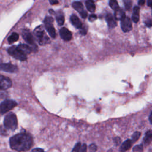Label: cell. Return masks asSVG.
Masks as SVG:
<instances>
[{
	"label": "cell",
	"instance_id": "cell-1",
	"mask_svg": "<svg viewBox=\"0 0 152 152\" xmlns=\"http://www.w3.org/2000/svg\"><path fill=\"white\" fill-rule=\"evenodd\" d=\"M10 147L17 151H25L33 145V138L29 134L20 133L12 137L10 140Z\"/></svg>",
	"mask_w": 152,
	"mask_h": 152
},
{
	"label": "cell",
	"instance_id": "cell-2",
	"mask_svg": "<svg viewBox=\"0 0 152 152\" xmlns=\"http://www.w3.org/2000/svg\"><path fill=\"white\" fill-rule=\"evenodd\" d=\"M33 33L39 45H45L50 42L49 38L45 34V31L42 26L37 27L34 29Z\"/></svg>",
	"mask_w": 152,
	"mask_h": 152
},
{
	"label": "cell",
	"instance_id": "cell-3",
	"mask_svg": "<svg viewBox=\"0 0 152 152\" xmlns=\"http://www.w3.org/2000/svg\"><path fill=\"white\" fill-rule=\"evenodd\" d=\"M4 125L6 129L14 131L17 128V119L16 115L14 113H9L5 116Z\"/></svg>",
	"mask_w": 152,
	"mask_h": 152
},
{
	"label": "cell",
	"instance_id": "cell-4",
	"mask_svg": "<svg viewBox=\"0 0 152 152\" xmlns=\"http://www.w3.org/2000/svg\"><path fill=\"white\" fill-rule=\"evenodd\" d=\"M8 52L11 56H12L16 59L22 61H26L27 59L26 55H25L23 52H21L17 48V46H12L9 48L8 49Z\"/></svg>",
	"mask_w": 152,
	"mask_h": 152
},
{
	"label": "cell",
	"instance_id": "cell-5",
	"mask_svg": "<svg viewBox=\"0 0 152 152\" xmlns=\"http://www.w3.org/2000/svg\"><path fill=\"white\" fill-rule=\"evenodd\" d=\"M17 105L15 101L12 100H5L0 104V113L4 114L12 109Z\"/></svg>",
	"mask_w": 152,
	"mask_h": 152
},
{
	"label": "cell",
	"instance_id": "cell-6",
	"mask_svg": "<svg viewBox=\"0 0 152 152\" xmlns=\"http://www.w3.org/2000/svg\"><path fill=\"white\" fill-rule=\"evenodd\" d=\"M53 21V20L52 17H46L44 20V23H45V28L46 29L49 34L52 38H55L56 37V31H55V29L52 24Z\"/></svg>",
	"mask_w": 152,
	"mask_h": 152
},
{
	"label": "cell",
	"instance_id": "cell-7",
	"mask_svg": "<svg viewBox=\"0 0 152 152\" xmlns=\"http://www.w3.org/2000/svg\"><path fill=\"white\" fill-rule=\"evenodd\" d=\"M22 36L24 40L30 45L31 46L32 50H36L37 47L35 43H34L33 37L30 31L27 29H23L22 30Z\"/></svg>",
	"mask_w": 152,
	"mask_h": 152
},
{
	"label": "cell",
	"instance_id": "cell-8",
	"mask_svg": "<svg viewBox=\"0 0 152 152\" xmlns=\"http://www.w3.org/2000/svg\"><path fill=\"white\" fill-rule=\"evenodd\" d=\"M121 26L124 32H128L132 29V23L129 18L125 16L121 20Z\"/></svg>",
	"mask_w": 152,
	"mask_h": 152
},
{
	"label": "cell",
	"instance_id": "cell-9",
	"mask_svg": "<svg viewBox=\"0 0 152 152\" xmlns=\"http://www.w3.org/2000/svg\"><path fill=\"white\" fill-rule=\"evenodd\" d=\"M72 7L80 14L83 18H86L87 16V12L84 10L83 4L79 1H74L72 2Z\"/></svg>",
	"mask_w": 152,
	"mask_h": 152
},
{
	"label": "cell",
	"instance_id": "cell-10",
	"mask_svg": "<svg viewBox=\"0 0 152 152\" xmlns=\"http://www.w3.org/2000/svg\"><path fill=\"white\" fill-rule=\"evenodd\" d=\"M0 69L7 72L14 73L18 71V67L10 63H2L0 64Z\"/></svg>",
	"mask_w": 152,
	"mask_h": 152
},
{
	"label": "cell",
	"instance_id": "cell-11",
	"mask_svg": "<svg viewBox=\"0 0 152 152\" xmlns=\"http://www.w3.org/2000/svg\"><path fill=\"white\" fill-rule=\"evenodd\" d=\"M12 86L11 80L5 76L0 75V90H7Z\"/></svg>",
	"mask_w": 152,
	"mask_h": 152
},
{
	"label": "cell",
	"instance_id": "cell-12",
	"mask_svg": "<svg viewBox=\"0 0 152 152\" xmlns=\"http://www.w3.org/2000/svg\"><path fill=\"white\" fill-rule=\"evenodd\" d=\"M59 34L61 38L65 41H69L72 38L71 32L65 27H62V28H61L59 31Z\"/></svg>",
	"mask_w": 152,
	"mask_h": 152
},
{
	"label": "cell",
	"instance_id": "cell-13",
	"mask_svg": "<svg viewBox=\"0 0 152 152\" xmlns=\"http://www.w3.org/2000/svg\"><path fill=\"white\" fill-rule=\"evenodd\" d=\"M106 21L107 23L108 27L110 28H114L116 26V22L115 20V18L110 14H108L106 16Z\"/></svg>",
	"mask_w": 152,
	"mask_h": 152
},
{
	"label": "cell",
	"instance_id": "cell-14",
	"mask_svg": "<svg viewBox=\"0 0 152 152\" xmlns=\"http://www.w3.org/2000/svg\"><path fill=\"white\" fill-rule=\"evenodd\" d=\"M70 20H71V22L72 24V25L75 27H76V28H77L78 29L81 28V27L83 26L82 23L80 21V20L78 18V17L76 16L75 15H74V14H73V15H72L71 16Z\"/></svg>",
	"mask_w": 152,
	"mask_h": 152
},
{
	"label": "cell",
	"instance_id": "cell-15",
	"mask_svg": "<svg viewBox=\"0 0 152 152\" xmlns=\"http://www.w3.org/2000/svg\"><path fill=\"white\" fill-rule=\"evenodd\" d=\"M140 8L137 6L134 7L133 8V12L132 15V20L134 23H137L140 18Z\"/></svg>",
	"mask_w": 152,
	"mask_h": 152
},
{
	"label": "cell",
	"instance_id": "cell-16",
	"mask_svg": "<svg viewBox=\"0 0 152 152\" xmlns=\"http://www.w3.org/2000/svg\"><path fill=\"white\" fill-rule=\"evenodd\" d=\"M17 48L21 52H23L25 55L30 53L31 50H32L31 47H30L29 46H28L27 45H25V44H20V45H18Z\"/></svg>",
	"mask_w": 152,
	"mask_h": 152
},
{
	"label": "cell",
	"instance_id": "cell-17",
	"mask_svg": "<svg viewBox=\"0 0 152 152\" xmlns=\"http://www.w3.org/2000/svg\"><path fill=\"white\" fill-rule=\"evenodd\" d=\"M132 141L131 140H126L124 141L120 147V151L124 152L130 148L132 145Z\"/></svg>",
	"mask_w": 152,
	"mask_h": 152
},
{
	"label": "cell",
	"instance_id": "cell-18",
	"mask_svg": "<svg viewBox=\"0 0 152 152\" xmlns=\"http://www.w3.org/2000/svg\"><path fill=\"white\" fill-rule=\"evenodd\" d=\"M114 11H115L114 17L115 18V19H116L118 20H121L125 16L124 11L121 8H118L116 10H115Z\"/></svg>",
	"mask_w": 152,
	"mask_h": 152
},
{
	"label": "cell",
	"instance_id": "cell-19",
	"mask_svg": "<svg viewBox=\"0 0 152 152\" xmlns=\"http://www.w3.org/2000/svg\"><path fill=\"white\" fill-rule=\"evenodd\" d=\"M86 6L87 9L91 12H93L95 11L96 10V6L94 4L93 2L89 1V0H87L86 1Z\"/></svg>",
	"mask_w": 152,
	"mask_h": 152
},
{
	"label": "cell",
	"instance_id": "cell-20",
	"mask_svg": "<svg viewBox=\"0 0 152 152\" xmlns=\"http://www.w3.org/2000/svg\"><path fill=\"white\" fill-rule=\"evenodd\" d=\"M19 35L17 33H12L8 38V42L9 43H12L18 40Z\"/></svg>",
	"mask_w": 152,
	"mask_h": 152
},
{
	"label": "cell",
	"instance_id": "cell-21",
	"mask_svg": "<svg viewBox=\"0 0 152 152\" xmlns=\"http://www.w3.org/2000/svg\"><path fill=\"white\" fill-rule=\"evenodd\" d=\"M151 137H152V132L151 130H149L146 132L144 138V141L145 145H148L151 142Z\"/></svg>",
	"mask_w": 152,
	"mask_h": 152
},
{
	"label": "cell",
	"instance_id": "cell-22",
	"mask_svg": "<svg viewBox=\"0 0 152 152\" xmlns=\"http://www.w3.org/2000/svg\"><path fill=\"white\" fill-rule=\"evenodd\" d=\"M109 6L110 7V8L113 10L115 11L118 8H119L118 2L116 0H110L109 2Z\"/></svg>",
	"mask_w": 152,
	"mask_h": 152
},
{
	"label": "cell",
	"instance_id": "cell-23",
	"mask_svg": "<svg viewBox=\"0 0 152 152\" xmlns=\"http://www.w3.org/2000/svg\"><path fill=\"white\" fill-rule=\"evenodd\" d=\"M56 21H57V23L59 25V26H62L64 24V21H65V18H64V15L61 13V14H59L56 15Z\"/></svg>",
	"mask_w": 152,
	"mask_h": 152
},
{
	"label": "cell",
	"instance_id": "cell-24",
	"mask_svg": "<svg viewBox=\"0 0 152 152\" xmlns=\"http://www.w3.org/2000/svg\"><path fill=\"white\" fill-rule=\"evenodd\" d=\"M140 135H141V133H140V132H138V131L135 132L133 134V135H132V138H131V141H132V142H136V141L138 140V138H140Z\"/></svg>",
	"mask_w": 152,
	"mask_h": 152
},
{
	"label": "cell",
	"instance_id": "cell-25",
	"mask_svg": "<svg viewBox=\"0 0 152 152\" xmlns=\"http://www.w3.org/2000/svg\"><path fill=\"white\" fill-rule=\"evenodd\" d=\"M125 8L126 10H129L132 6V2L131 0H123Z\"/></svg>",
	"mask_w": 152,
	"mask_h": 152
},
{
	"label": "cell",
	"instance_id": "cell-26",
	"mask_svg": "<svg viewBox=\"0 0 152 152\" xmlns=\"http://www.w3.org/2000/svg\"><path fill=\"white\" fill-rule=\"evenodd\" d=\"M142 148H143L142 144H140V145L135 146L133 148V151H136V152H142Z\"/></svg>",
	"mask_w": 152,
	"mask_h": 152
},
{
	"label": "cell",
	"instance_id": "cell-27",
	"mask_svg": "<svg viewBox=\"0 0 152 152\" xmlns=\"http://www.w3.org/2000/svg\"><path fill=\"white\" fill-rule=\"evenodd\" d=\"M81 147V143L80 142H78L75 144V145L74 146V148L72 149L71 152H79L80 148Z\"/></svg>",
	"mask_w": 152,
	"mask_h": 152
},
{
	"label": "cell",
	"instance_id": "cell-28",
	"mask_svg": "<svg viewBox=\"0 0 152 152\" xmlns=\"http://www.w3.org/2000/svg\"><path fill=\"white\" fill-rule=\"evenodd\" d=\"M89 149L91 152H95L97 150V146L95 144H91L89 146Z\"/></svg>",
	"mask_w": 152,
	"mask_h": 152
},
{
	"label": "cell",
	"instance_id": "cell-29",
	"mask_svg": "<svg viewBox=\"0 0 152 152\" xmlns=\"http://www.w3.org/2000/svg\"><path fill=\"white\" fill-rule=\"evenodd\" d=\"M79 152H87V145L86 144H83L81 145Z\"/></svg>",
	"mask_w": 152,
	"mask_h": 152
},
{
	"label": "cell",
	"instance_id": "cell-30",
	"mask_svg": "<svg viewBox=\"0 0 152 152\" xmlns=\"http://www.w3.org/2000/svg\"><path fill=\"white\" fill-rule=\"evenodd\" d=\"M80 32L81 34L83 35H85L87 33V28L85 27H83L82 26L81 28H80Z\"/></svg>",
	"mask_w": 152,
	"mask_h": 152
},
{
	"label": "cell",
	"instance_id": "cell-31",
	"mask_svg": "<svg viewBox=\"0 0 152 152\" xmlns=\"http://www.w3.org/2000/svg\"><path fill=\"white\" fill-rule=\"evenodd\" d=\"M113 141H114V142H115V144L116 145H118L120 144L121 141V138H119V137H116V138H114Z\"/></svg>",
	"mask_w": 152,
	"mask_h": 152
},
{
	"label": "cell",
	"instance_id": "cell-32",
	"mask_svg": "<svg viewBox=\"0 0 152 152\" xmlns=\"http://www.w3.org/2000/svg\"><path fill=\"white\" fill-rule=\"evenodd\" d=\"M97 18V16L95 14H91L89 17V21H94Z\"/></svg>",
	"mask_w": 152,
	"mask_h": 152
},
{
	"label": "cell",
	"instance_id": "cell-33",
	"mask_svg": "<svg viewBox=\"0 0 152 152\" xmlns=\"http://www.w3.org/2000/svg\"><path fill=\"white\" fill-rule=\"evenodd\" d=\"M145 24L146 25V26H147L148 27H151V21L150 19H147L145 21Z\"/></svg>",
	"mask_w": 152,
	"mask_h": 152
},
{
	"label": "cell",
	"instance_id": "cell-34",
	"mask_svg": "<svg viewBox=\"0 0 152 152\" xmlns=\"http://www.w3.org/2000/svg\"><path fill=\"white\" fill-rule=\"evenodd\" d=\"M31 152H44V150L40 148H34L33 150H32V151Z\"/></svg>",
	"mask_w": 152,
	"mask_h": 152
},
{
	"label": "cell",
	"instance_id": "cell-35",
	"mask_svg": "<svg viewBox=\"0 0 152 152\" xmlns=\"http://www.w3.org/2000/svg\"><path fill=\"white\" fill-rule=\"evenodd\" d=\"M49 1L50 2V4L52 5H55V4H58V0H49Z\"/></svg>",
	"mask_w": 152,
	"mask_h": 152
},
{
	"label": "cell",
	"instance_id": "cell-36",
	"mask_svg": "<svg viewBox=\"0 0 152 152\" xmlns=\"http://www.w3.org/2000/svg\"><path fill=\"white\" fill-rule=\"evenodd\" d=\"M145 3V0H139L138 1V4L140 5H143Z\"/></svg>",
	"mask_w": 152,
	"mask_h": 152
},
{
	"label": "cell",
	"instance_id": "cell-37",
	"mask_svg": "<svg viewBox=\"0 0 152 152\" xmlns=\"http://www.w3.org/2000/svg\"><path fill=\"white\" fill-rule=\"evenodd\" d=\"M152 4V0H147V5L148 7H151Z\"/></svg>",
	"mask_w": 152,
	"mask_h": 152
},
{
	"label": "cell",
	"instance_id": "cell-38",
	"mask_svg": "<svg viewBox=\"0 0 152 152\" xmlns=\"http://www.w3.org/2000/svg\"><path fill=\"white\" fill-rule=\"evenodd\" d=\"M151 115H152V112H150V115H149V121H150V122L151 124V117H152V116H151Z\"/></svg>",
	"mask_w": 152,
	"mask_h": 152
},
{
	"label": "cell",
	"instance_id": "cell-39",
	"mask_svg": "<svg viewBox=\"0 0 152 152\" xmlns=\"http://www.w3.org/2000/svg\"><path fill=\"white\" fill-rule=\"evenodd\" d=\"M89 1H92V2H94L97 1V0H89Z\"/></svg>",
	"mask_w": 152,
	"mask_h": 152
}]
</instances>
